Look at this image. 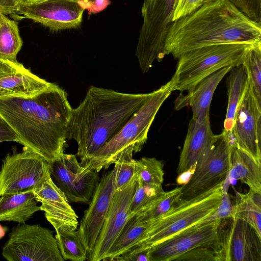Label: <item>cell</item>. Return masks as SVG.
Wrapping results in <instances>:
<instances>
[{
    "label": "cell",
    "mask_w": 261,
    "mask_h": 261,
    "mask_svg": "<svg viewBox=\"0 0 261 261\" xmlns=\"http://www.w3.org/2000/svg\"><path fill=\"white\" fill-rule=\"evenodd\" d=\"M209 1L211 0H206L205 2ZM228 1L248 18L261 24V0Z\"/></svg>",
    "instance_id": "obj_36"
},
{
    "label": "cell",
    "mask_w": 261,
    "mask_h": 261,
    "mask_svg": "<svg viewBox=\"0 0 261 261\" xmlns=\"http://www.w3.org/2000/svg\"><path fill=\"white\" fill-rule=\"evenodd\" d=\"M223 182L189 200L179 199L167 213L151 223L131 249L150 248L211 215L221 201Z\"/></svg>",
    "instance_id": "obj_6"
},
{
    "label": "cell",
    "mask_w": 261,
    "mask_h": 261,
    "mask_svg": "<svg viewBox=\"0 0 261 261\" xmlns=\"http://www.w3.org/2000/svg\"><path fill=\"white\" fill-rule=\"evenodd\" d=\"M133 153L132 147L125 149L114 164L117 168L115 191L125 187L137 173L136 160L133 158Z\"/></svg>",
    "instance_id": "obj_33"
},
{
    "label": "cell",
    "mask_w": 261,
    "mask_h": 261,
    "mask_svg": "<svg viewBox=\"0 0 261 261\" xmlns=\"http://www.w3.org/2000/svg\"><path fill=\"white\" fill-rule=\"evenodd\" d=\"M233 217L251 225L261 237V193L250 189L246 194L236 192Z\"/></svg>",
    "instance_id": "obj_26"
},
{
    "label": "cell",
    "mask_w": 261,
    "mask_h": 261,
    "mask_svg": "<svg viewBox=\"0 0 261 261\" xmlns=\"http://www.w3.org/2000/svg\"><path fill=\"white\" fill-rule=\"evenodd\" d=\"M151 93L132 94L91 86L83 101L72 109L67 138L77 144L84 167L122 128Z\"/></svg>",
    "instance_id": "obj_3"
},
{
    "label": "cell",
    "mask_w": 261,
    "mask_h": 261,
    "mask_svg": "<svg viewBox=\"0 0 261 261\" xmlns=\"http://www.w3.org/2000/svg\"><path fill=\"white\" fill-rule=\"evenodd\" d=\"M196 165L197 163L192 165L188 170L178 174L176 180L177 185L182 186L186 185L190 180L195 171Z\"/></svg>",
    "instance_id": "obj_42"
},
{
    "label": "cell",
    "mask_w": 261,
    "mask_h": 261,
    "mask_svg": "<svg viewBox=\"0 0 261 261\" xmlns=\"http://www.w3.org/2000/svg\"><path fill=\"white\" fill-rule=\"evenodd\" d=\"M74 1H76L77 2L78 1H80L81 0H74Z\"/></svg>",
    "instance_id": "obj_46"
},
{
    "label": "cell",
    "mask_w": 261,
    "mask_h": 261,
    "mask_svg": "<svg viewBox=\"0 0 261 261\" xmlns=\"http://www.w3.org/2000/svg\"><path fill=\"white\" fill-rule=\"evenodd\" d=\"M41 0H22V1L27 2V3H32L35 2H37Z\"/></svg>",
    "instance_id": "obj_44"
},
{
    "label": "cell",
    "mask_w": 261,
    "mask_h": 261,
    "mask_svg": "<svg viewBox=\"0 0 261 261\" xmlns=\"http://www.w3.org/2000/svg\"><path fill=\"white\" fill-rule=\"evenodd\" d=\"M228 77V105L224 128L230 131L232 128L235 114L246 90L248 79L244 65L233 67Z\"/></svg>",
    "instance_id": "obj_24"
},
{
    "label": "cell",
    "mask_w": 261,
    "mask_h": 261,
    "mask_svg": "<svg viewBox=\"0 0 261 261\" xmlns=\"http://www.w3.org/2000/svg\"><path fill=\"white\" fill-rule=\"evenodd\" d=\"M6 141L19 142L14 132L0 116V143Z\"/></svg>",
    "instance_id": "obj_39"
},
{
    "label": "cell",
    "mask_w": 261,
    "mask_h": 261,
    "mask_svg": "<svg viewBox=\"0 0 261 261\" xmlns=\"http://www.w3.org/2000/svg\"><path fill=\"white\" fill-rule=\"evenodd\" d=\"M225 261L224 238L221 226L219 237L214 242L191 250L174 261Z\"/></svg>",
    "instance_id": "obj_30"
},
{
    "label": "cell",
    "mask_w": 261,
    "mask_h": 261,
    "mask_svg": "<svg viewBox=\"0 0 261 261\" xmlns=\"http://www.w3.org/2000/svg\"><path fill=\"white\" fill-rule=\"evenodd\" d=\"M50 174L49 163L41 155L24 148L7 154L0 170V196L33 191Z\"/></svg>",
    "instance_id": "obj_10"
},
{
    "label": "cell",
    "mask_w": 261,
    "mask_h": 261,
    "mask_svg": "<svg viewBox=\"0 0 261 261\" xmlns=\"http://www.w3.org/2000/svg\"><path fill=\"white\" fill-rule=\"evenodd\" d=\"M229 133L231 145L261 164V106L258 103L249 82Z\"/></svg>",
    "instance_id": "obj_13"
},
{
    "label": "cell",
    "mask_w": 261,
    "mask_h": 261,
    "mask_svg": "<svg viewBox=\"0 0 261 261\" xmlns=\"http://www.w3.org/2000/svg\"><path fill=\"white\" fill-rule=\"evenodd\" d=\"M37 200L41 203L47 220L55 230H75L78 217L69 204L65 194L55 184L49 174L44 181L33 191Z\"/></svg>",
    "instance_id": "obj_18"
},
{
    "label": "cell",
    "mask_w": 261,
    "mask_h": 261,
    "mask_svg": "<svg viewBox=\"0 0 261 261\" xmlns=\"http://www.w3.org/2000/svg\"><path fill=\"white\" fill-rule=\"evenodd\" d=\"M51 84L33 74L16 59H0V97L32 96Z\"/></svg>",
    "instance_id": "obj_19"
},
{
    "label": "cell",
    "mask_w": 261,
    "mask_h": 261,
    "mask_svg": "<svg viewBox=\"0 0 261 261\" xmlns=\"http://www.w3.org/2000/svg\"><path fill=\"white\" fill-rule=\"evenodd\" d=\"M8 261H64L51 230L25 223L12 228L2 251Z\"/></svg>",
    "instance_id": "obj_9"
},
{
    "label": "cell",
    "mask_w": 261,
    "mask_h": 261,
    "mask_svg": "<svg viewBox=\"0 0 261 261\" xmlns=\"http://www.w3.org/2000/svg\"><path fill=\"white\" fill-rule=\"evenodd\" d=\"M72 110L66 92L53 83L32 96L0 97V116L18 143L48 163L64 153Z\"/></svg>",
    "instance_id": "obj_1"
},
{
    "label": "cell",
    "mask_w": 261,
    "mask_h": 261,
    "mask_svg": "<svg viewBox=\"0 0 261 261\" xmlns=\"http://www.w3.org/2000/svg\"><path fill=\"white\" fill-rule=\"evenodd\" d=\"M33 191L5 194L0 196V221L24 224L41 210Z\"/></svg>",
    "instance_id": "obj_22"
},
{
    "label": "cell",
    "mask_w": 261,
    "mask_h": 261,
    "mask_svg": "<svg viewBox=\"0 0 261 261\" xmlns=\"http://www.w3.org/2000/svg\"><path fill=\"white\" fill-rule=\"evenodd\" d=\"M231 141L229 132L223 129L197 162L190 180L181 187L180 200H187L207 191L228 177L230 168Z\"/></svg>",
    "instance_id": "obj_8"
},
{
    "label": "cell",
    "mask_w": 261,
    "mask_h": 261,
    "mask_svg": "<svg viewBox=\"0 0 261 261\" xmlns=\"http://www.w3.org/2000/svg\"><path fill=\"white\" fill-rule=\"evenodd\" d=\"M243 65L253 94L261 106V42L252 44L247 52Z\"/></svg>",
    "instance_id": "obj_31"
},
{
    "label": "cell",
    "mask_w": 261,
    "mask_h": 261,
    "mask_svg": "<svg viewBox=\"0 0 261 261\" xmlns=\"http://www.w3.org/2000/svg\"><path fill=\"white\" fill-rule=\"evenodd\" d=\"M206 0H204V2H205Z\"/></svg>",
    "instance_id": "obj_47"
},
{
    "label": "cell",
    "mask_w": 261,
    "mask_h": 261,
    "mask_svg": "<svg viewBox=\"0 0 261 261\" xmlns=\"http://www.w3.org/2000/svg\"><path fill=\"white\" fill-rule=\"evenodd\" d=\"M151 223L142 221L137 214L128 217L103 260L114 257L130 250L141 240Z\"/></svg>",
    "instance_id": "obj_25"
},
{
    "label": "cell",
    "mask_w": 261,
    "mask_h": 261,
    "mask_svg": "<svg viewBox=\"0 0 261 261\" xmlns=\"http://www.w3.org/2000/svg\"><path fill=\"white\" fill-rule=\"evenodd\" d=\"M111 261H149V248L131 249L114 257Z\"/></svg>",
    "instance_id": "obj_38"
},
{
    "label": "cell",
    "mask_w": 261,
    "mask_h": 261,
    "mask_svg": "<svg viewBox=\"0 0 261 261\" xmlns=\"http://www.w3.org/2000/svg\"><path fill=\"white\" fill-rule=\"evenodd\" d=\"M1 58H3L1 56V55L0 54V59H1Z\"/></svg>",
    "instance_id": "obj_45"
},
{
    "label": "cell",
    "mask_w": 261,
    "mask_h": 261,
    "mask_svg": "<svg viewBox=\"0 0 261 261\" xmlns=\"http://www.w3.org/2000/svg\"><path fill=\"white\" fill-rule=\"evenodd\" d=\"M223 189L221 201L215 212L193 225L200 226L217 219L233 218L234 214V206L231 203L230 196L227 191V189L223 188Z\"/></svg>",
    "instance_id": "obj_35"
},
{
    "label": "cell",
    "mask_w": 261,
    "mask_h": 261,
    "mask_svg": "<svg viewBox=\"0 0 261 261\" xmlns=\"http://www.w3.org/2000/svg\"><path fill=\"white\" fill-rule=\"evenodd\" d=\"M252 44H215L182 53L177 58L175 73L169 81L171 91L188 92L203 79L219 69L243 64Z\"/></svg>",
    "instance_id": "obj_5"
},
{
    "label": "cell",
    "mask_w": 261,
    "mask_h": 261,
    "mask_svg": "<svg viewBox=\"0 0 261 261\" xmlns=\"http://www.w3.org/2000/svg\"><path fill=\"white\" fill-rule=\"evenodd\" d=\"M6 230L7 229H5L0 224V239L5 235Z\"/></svg>",
    "instance_id": "obj_43"
},
{
    "label": "cell",
    "mask_w": 261,
    "mask_h": 261,
    "mask_svg": "<svg viewBox=\"0 0 261 261\" xmlns=\"http://www.w3.org/2000/svg\"><path fill=\"white\" fill-rule=\"evenodd\" d=\"M138 179L152 186H162L164 181V163L155 158L143 157L136 161Z\"/></svg>",
    "instance_id": "obj_32"
},
{
    "label": "cell",
    "mask_w": 261,
    "mask_h": 261,
    "mask_svg": "<svg viewBox=\"0 0 261 261\" xmlns=\"http://www.w3.org/2000/svg\"><path fill=\"white\" fill-rule=\"evenodd\" d=\"M56 239L64 260L84 261L88 254L82 242L78 230H56Z\"/></svg>",
    "instance_id": "obj_29"
},
{
    "label": "cell",
    "mask_w": 261,
    "mask_h": 261,
    "mask_svg": "<svg viewBox=\"0 0 261 261\" xmlns=\"http://www.w3.org/2000/svg\"><path fill=\"white\" fill-rule=\"evenodd\" d=\"M117 168L102 176L93 192L77 230L88 254H91L109 210L115 192Z\"/></svg>",
    "instance_id": "obj_15"
},
{
    "label": "cell",
    "mask_w": 261,
    "mask_h": 261,
    "mask_svg": "<svg viewBox=\"0 0 261 261\" xmlns=\"http://www.w3.org/2000/svg\"><path fill=\"white\" fill-rule=\"evenodd\" d=\"M137 174L123 188L115 191L102 226L96 240L90 261L103 260L128 218L130 204L137 182Z\"/></svg>",
    "instance_id": "obj_14"
},
{
    "label": "cell",
    "mask_w": 261,
    "mask_h": 261,
    "mask_svg": "<svg viewBox=\"0 0 261 261\" xmlns=\"http://www.w3.org/2000/svg\"><path fill=\"white\" fill-rule=\"evenodd\" d=\"M163 191L162 186L148 185L138 179L129 206L128 217L141 211Z\"/></svg>",
    "instance_id": "obj_34"
},
{
    "label": "cell",
    "mask_w": 261,
    "mask_h": 261,
    "mask_svg": "<svg viewBox=\"0 0 261 261\" xmlns=\"http://www.w3.org/2000/svg\"><path fill=\"white\" fill-rule=\"evenodd\" d=\"M84 10L74 0L22 1L10 16L15 20L29 18L51 30L59 31L78 27Z\"/></svg>",
    "instance_id": "obj_12"
},
{
    "label": "cell",
    "mask_w": 261,
    "mask_h": 261,
    "mask_svg": "<svg viewBox=\"0 0 261 261\" xmlns=\"http://www.w3.org/2000/svg\"><path fill=\"white\" fill-rule=\"evenodd\" d=\"M204 3V0H177L173 21L191 14L198 9Z\"/></svg>",
    "instance_id": "obj_37"
},
{
    "label": "cell",
    "mask_w": 261,
    "mask_h": 261,
    "mask_svg": "<svg viewBox=\"0 0 261 261\" xmlns=\"http://www.w3.org/2000/svg\"><path fill=\"white\" fill-rule=\"evenodd\" d=\"M49 164L51 177L69 202L89 203L100 179L98 172L86 169L74 154L64 153Z\"/></svg>",
    "instance_id": "obj_11"
},
{
    "label": "cell",
    "mask_w": 261,
    "mask_h": 261,
    "mask_svg": "<svg viewBox=\"0 0 261 261\" xmlns=\"http://www.w3.org/2000/svg\"><path fill=\"white\" fill-rule=\"evenodd\" d=\"M111 3L110 0H92L89 3L86 10L89 15L96 14L107 8Z\"/></svg>",
    "instance_id": "obj_41"
},
{
    "label": "cell",
    "mask_w": 261,
    "mask_h": 261,
    "mask_svg": "<svg viewBox=\"0 0 261 261\" xmlns=\"http://www.w3.org/2000/svg\"><path fill=\"white\" fill-rule=\"evenodd\" d=\"M22 0H0V13L13 15Z\"/></svg>",
    "instance_id": "obj_40"
},
{
    "label": "cell",
    "mask_w": 261,
    "mask_h": 261,
    "mask_svg": "<svg viewBox=\"0 0 261 261\" xmlns=\"http://www.w3.org/2000/svg\"><path fill=\"white\" fill-rule=\"evenodd\" d=\"M181 187L161 192L137 214L140 220L151 223L167 213L179 199Z\"/></svg>",
    "instance_id": "obj_28"
},
{
    "label": "cell",
    "mask_w": 261,
    "mask_h": 261,
    "mask_svg": "<svg viewBox=\"0 0 261 261\" xmlns=\"http://www.w3.org/2000/svg\"><path fill=\"white\" fill-rule=\"evenodd\" d=\"M22 40L18 23L0 13V54L3 58L14 60L21 48Z\"/></svg>",
    "instance_id": "obj_27"
},
{
    "label": "cell",
    "mask_w": 261,
    "mask_h": 261,
    "mask_svg": "<svg viewBox=\"0 0 261 261\" xmlns=\"http://www.w3.org/2000/svg\"><path fill=\"white\" fill-rule=\"evenodd\" d=\"M259 42L260 23L248 18L228 0H211L172 23L164 53L177 59L185 51L204 46Z\"/></svg>",
    "instance_id": "obj_2"
},
{
    "label": "cell",
    "mask_w": 261,
    "mask_h": 261,
    "mask_svg": "<svg viewBox=\"0 0 261 261\" xmlns=\"http://www.w3.org/2000/svg\"><path fill=\"white\" fill-rule=\"evenodd\" d=\"M222 219L200 226L192 225L149 248V261H174L180 255L215 241Z\"/></svg>",
    "instance_id": "obj_16"
},
{
    "label": "cell",
    "mask_w": 261,
    "mask_h": 261,
    "mask_svg": "<svg viewBox=\"0 0 261 261\" xmlns=\"http://www.w3.org/2000/svg\"><path fill=\"white\" fill-rule=\"evenodd\" d=\"M172 92L169 81L150 96L130 117L119 132L103 145L84 167L99 172L114 164L122 151L132 147L134 152H140L147 140L150 127L165 100Z\"/></svg>",
    "instance_id": "obj_4"
},
{
    "label": "cell",
    "mask_w": 261,
    "mask_h": 261,
    "mask_svg": "<svg viewBox=\"0 0 261 261\" xmlns=\"http://www.w3.org/2000/svg\"><path fill=\"white\" fill-rule=\"evenodd\" d=\"M228 178L229 181L241 180L250 189L261 193V164L233 145H231Z\"/></svg>",
    "instance_id": "obj_23"
},
{
    "label": "cell",
    "mask_w": 261,
    "mask_h": 261,
    "mask_svg": "<svg viewBox=\"0 0 261 261\" xmlns=\"http://www.w3.org/2000/svg\"><path fill=\"white\" fill-rule=\"evenodd\" d=\"M225 261H261V237L237 217L223 219Z\"/></svg>",
    "instance_id": "obj_17"
},
{
    "label": "cell",
    "mask_w": 261,
    "mask_h": 261,
    "mask_svg": "<svg viewBox=\"0 0 261 261\" xmlns=\"http://www.w3.org/2000/svg\"><path fill=\"white\" fill-rule=\"evenodd\" d=\"M215 136L209 117L200 121L191 119L176 169L178 174L197 163L210 146Z\"/></svg>",
    "instance_id": "obj_21"
},
{
    "label": "cell",
    "mask_w": 261,
    "mask_h": 261,
    "mask_svg": "<svg viewBox=\"0 0 261 261\" xmlns=\"http://www.w3.org/2000/svg\"><path fill=\"white\" fill-rule=\"evenodd\" d=\"M177 0H144L141 9L143 23L137 44L136 56L143 73L153 62L162 61L165 40L173 21Z\"/></svg>",
    "instance_id": "obj_7"
},
{
    "label": "cell",
    "mask_w": 261,
    "mask_h": 261,
    "mask_svg": "<svg viewBox=\"0 0 261 261\" xmlns=\"http://www.w3.org/2000/svg\"><path fill=\"white\" fill-rule=\"evenodd\" d=\"M233 67L222 68L201 80L186 95L179 96L175 101V109L186 106L191 107L192 119L203 120L209 117L213 96L218 84Z\"/></svg>",
    "instance_id": "obj_20"
}]
</instances>
